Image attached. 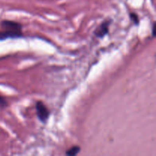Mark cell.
<instances>
[{"instance_id":"4","label":"cell","mask_w":156,"mask_h":156,"mask_svg":"<svg viewBox=\"0 0 156 156\" xmlns=\"http://www.w3.org/2000/svg\"><path fill=\"white\" fill-rule=\"evenodd\" d=\"M81 150V148L78 146H74L72 148H70L69 150H67V152H66V155H69V156H74L76 155L77 154L79 153Z\"/></svg>"},{"instance_id":"1","label":"cell","mask_w":156,"mask_h":156,"mask_svg":"<svg viewBox=\"0 0 156 156\" xmlns=\"http://www.w3.org/2000/svg\"><path fill=\"white\" fill-rule=\"evenodd\" d=\"M37 116L41 122L45 123L50 117V111L42 101H37L35 105Z\"/></svg>"},{"instance_id":"5","label":"cell","mask_w":156,"mask_h":156,"mask_svg":"<svg viewBox=\"0 0 156 156\" xmlns=\"http://www.w3.org/2000/svg\"><path fill=\"white\" fill-rule=\"evenodd\" d=\"M129 18H130L131 21H133V23L134 24L138 25L139 23H140V19H139V17L136 14L133 13V12H131V13H129Z\"/></svg>"},{"instance_id":"6","label":"cell","mask_w":156,"mask_h":156,"mask_svg":"<svg viewBox=\"0 0 156 156\" xmlns=\"http://www.w3.org/2000/svg\"><path fill=\"white\" fill-rule=\"evenodd\" d=\"M8 106V102L2 96L0 95V108H5Z\"/></svg>"},{"instance_id":"3","label":"cell","mask_w":156,"mask_h":156,"mask_svg":"<svg viewBox=\"0 0 156 156\" xmlns=\"http://www.w3.org/2000/svg\"><path fill=\"white\" fill-rule=\"evenodd\" d=\"M111 22V20H106L103 23H101L94 30V35L98 38H103L104 37L106 36L109 32Z\"/></svg>"},{"instance_id":"2","label":"cell","mask_w":156,"mask_h":156,"mask_svg":"<svg viewBox=\"0 0 156 156\" xmlns=\"http://www.w3.org/2000/svg\"><path fill=\"white\" fill-rule=\"evenodd\" d=\"M0 25H1L2 28L4 30H9V31L19 32V33H21L22 26H21V24L16 22V21H9V20H4V21H2Z\"/></svg>"},{"instance_id":"7","label":"cell","mask_w":156,"mask_h":156,"mask_svg":"<svg viewBox=\"0 0 156 156\" xmlns=\"http://www.w3.org/2000/svg\"><path fill=\"white\" fill-rule=\"evenodd\" d=\"M155 23H153V25H152V36L153 37L155 36Z\"/></svg>"}]
</instances>
